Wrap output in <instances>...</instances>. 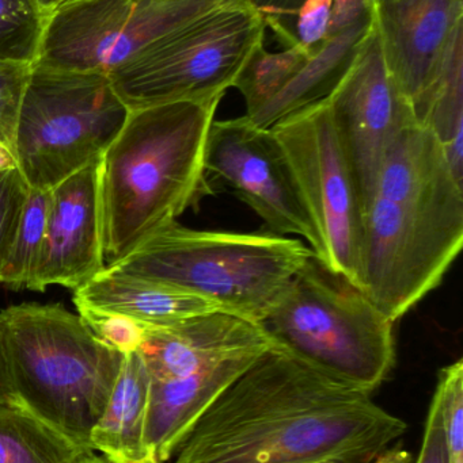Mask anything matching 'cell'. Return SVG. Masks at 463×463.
Returning <instances> with one entry per match:
<instances>
[{"instance_id": "8992f818", "label": "cell", "mask_w": 463, "mask_h": 463, "mask_svg": "<svg viewBox=\"0 0 463 463\" xmlns=\"http://www.w3.org/2000/svg\"><path fill=\"white\" fill-rule=\"evenodd\" d=\"M258 326L274 347L370 394L396 364L394 321L314 253Z\"/></svg>"}, {"instance_id": "7c38bea8", "label": "cell", "mask_w": 463, "mask_h": 463, "mask_svg": "<svg viewBox=\"0 0 463 463\" xmlns=\"http://www.w3.org/2000/svg\"><path fill=\"white\" fill-rule=\"evenodd\" d=\"M326 102L366 213L391 143L418 124L391 75L372 14L369 32Z\"/></svg>"}, {"instance_id": "ffe728a7", "label": "cell", "mask_w": 463, "mask_h": 463, "mask_svg": "<svg viewBox=\"0 0 463 463\" xmlns=\"http://www.w3.org/2000/svg\"><path fill=\"white\" fill-rule=\"evenodd\" d=\"M463 49L454 54L426 128L437 138L456 178L463 184Z\"/></svg>"}, {"instance_id": "52a82bcc", "label": "cell", "mask_w": 463, "mask_h": 463, "mask_svg": "<svg viewBox=\"0 0 463 463\" xmlns=\"http://www.w3.org/2000/svg\"><path fill=\"white\" fill-rule=\"evenodd\" d=\"M269 347L257 323L222 310L149 326L139 348L150 375L149 461L170 462L198 416Z\"/></svg>"}, {"instance_id": "e575fe53", "label": "cell", "mask_w": 463, "mask_h": 463, "mask_svg": "<svg viewBox=\"0 0 463 463\" xmlns=\"http://www.w3.org/2000/svg\"><path fill=\"white\" fill-rule=\"evenodd\" d=\"M140 463H155V462H152V461H144V462H140Z\"/></svg>"}, {"instance_id": "5bb4252c", "label": "cell", "mask_w": 463, "mask_h": 463, "mask_svg": "<svg viewBox=\"0 0 463 463\" xmlns=\"http://www.w3.org/2000/svg\"><path fill=\"white\" fill-rule=\"evenodd\" d=\"M386 61L426 127L443 76L462 48L463 0H369Z\"/></svg>"}, {"instance_id": "9a60e30c", "label": "cell", "mask_w": 463, "mask_h": 463, "mask_svg": "<svg viewBox=\"0 0 463 463\" xmlns=\"http://www.w3.org/2000/svg\"><path fill=\"white\" fill-rule=\"evenodd\" d=\"M37 269L27 288H76L105 269L100 160L54 186Z\"/></svg>"}, {"instance_id": "8fae6325", "label": "cell", "mask_w": 463, "mask_h": 463, "mask_svg": "<svg viewBox=\"0 0 463 463\" xmlns=\"http://www.w3.org/2000/svg\"><path fill=\"white\" fill-rule=\"evenodd\" d=\"M269 129L290 162L320 234L321 250L315 258L361 288L364 209L328 102L309 106Z\"/></svg>"}, {"instance_id": "ac0fdd59", "label": "cell", "mask_w": 463, "mask_h": 463, "mask_svg": "<svg viewBox=\"0 0 463 463\" xmlns=\"http://www.w3.org/2000/svg\"><path fill=\"white\" fill-rule=\"evenodd\" d=\"M150 375L140 353L124 356L102 415L90 435V448L111 463L149 461L144 434L149 412Z\"/></svg>"}, {"instance_id": "4fadbf2b", "label": "cell", "mask_w": 463, "mask_h": 463, "mask_svg": "<svg viewBox=\"0 0 463 463\" xmlns=\"http://www.w3.org/2000/svg\"><path fill=\"white\" fill-rule=\"evenodd\" d=\"M204 170L252 208L275 234L304 237L315 256L320 234L304 203L290 162L271 129L246 117L212 122Z\"/></svg>"}, {"instance_id": "cb8c5ba5", "label": "cell", "mask_w": 463, "mask_h": 463, "mask_svg": "<svg viewBox=\"0 0 463 463\" xmlns=\"http://www.w3.org/2000/svg\"><path fill=\"white\" fill-rule=\"evenodd\" d=\"M33 64L0 61V144L15 154V136Z\"/></svg>"}, {"instance_id": "d4e9b609", "label": "cell", "mask_w": 463, "mask_h": 463, "mask_svg": "<svg viewBox=\"0 0 463 463\" xmlns=\"http://www.w3.org/2000/svg\"><path fill=\"white\" fill-rule=\"evenodd\" d=\"M29 190L18 168L0 171V271L10 256Z\"/></svg>"}, {"instance_id": "83f0119b", "label": "cell", "mask_w": 463, "mask_h": 463, "mask_svg": "<svg viewBox=\"0 0 463 463\" xmlns=\"http://www.w3.org/2000/svg\"><path fill=\"white\" fill-rule=\"evenodd\" d=\"M416 463H449L442 410H440L439 397L437 393L432 397L426 429H424L423 445Z\"/></svg>"}, {"instance_id": "7402d4cb", "label": "cell", "mask_w": 463, "mask_h": 463, "mask_svg": "<svg viewBox=\"0 0 463 463\" xmlns=\"http://www.w3.org/2000/svg\"><path fill=\"white\" fill-rule=\"evenodd\" d=\"M313 49L304 48L298 40L280 53L260 49L234 84L246 103L245 116H252L274 98L306 61Z\"/></svg>"}, {"instance_id": "5b68a950", "label": "cell", "mask_w": 463, "mask_h": 463, "mask_svg": "<svg viewBox=\"0 0 463 463\" xmlns=\"http://www.w3.org/2000/svg\"><path fill=\"white\" fill-rule=\"evenodd\" d=\"M312 255L304 242L280 234L196 231L174 222L105 267L260 324Z\"/></svg>"}, {"instance_id": "1f68e13d", "label": "cell", "mask_w": 463, "mask_h": 463, "mask_svg": "<svg viewBox=\"0 0 463 463\" xmlns=\"http://www.w3.org/2000/svg\"><path fill=\"white\" fill-rule=\"evenodd\" d=\"M33 2L37 5L41 13H43L49 21L54 14L59 13L63 8L75 5V3L82 2V0H33Z\"/></svg>"}, {"instance_id": "30bf717a", "label": "cell", "mask_w": 463, "mask_h": 463, "mask_svg": "<svg viewBox=\"0 0 463 463\" xmlns=\"http://www.w3.org/2000/svg\"><path fill=\"white\" fill-rule=\"evenodd\" d=\"M241 0H82L46 24L34 65L111 75L189 22Z\"/></svg>"}, {"instance_id": "4dcf8cb0", "label": "cell", "mask_w": 463, "mask_h": 463, "mask_svg": "<svg viewBox=\"0 0 463 463\" xmlns=\"http://www.w3.org/2000/svg\"><path fill=\"white\" fill-rule=\"evenodd\" d=\"M14 400L13 389H11L10 377H8L7 364H5V353H3L2 339H0V402Z\"/></svg>"}, {"instance_id": "44dd1931", "label": "cell", "mask_w": 463, "mask_h": 463, "mask_svg": "<svg viewBox=\"0 0 463 463\" xmlns=\"http://www.w3.org/2000/svg\"><path fill=\"white\" fill-rule=\"evenodd\" d=\"M51 190L30 189L10 256L0 271V283L27 288L37 269L51 208Z\"/></svg>"}, {"instance_id": "484cf974", "label": "cell", "mask_w": 463, "mask_h": 463, "mask_svg": "<svg viewBox=\"0 0 463 463\" xmlns=\"http://www.w3.org/2000/svg\"><path fill=\"white\" fill-rule=\"evenodd\" d=\"M79 316L97 335L98 339L122 355L139 351L149 328L144 324L119 313L83 310L79 312Z\"/></svg>"}, {"instance_id": "836d02e7", "label": "cell", "mask_w": 463, "mask_h": 463, "mask_svg": "<svg viewBox=\"0 0 463 463\" xmlns=\"http://www.w3.org/2000/svg\"><path fill=\"white\" fill-rule=\"evenodd\" d=\"M75 463H111L109 459H106L105 457L95 456L94 451H89V453L83 454L81 458L78 459Z\"/></svg>"}, {"instance_id": "4316f807", "label": "cell", "mask_w": 463, "mask_h": 463, "mask_svg": "<svg viewBox=\"0 0 463 463\" xmlns=\"http://www.w3.org/2000/svg\"><path fill=\"white\" fill-rule=\"evenodd\" d=\"M333 0H304L299 5L296 32L302 46L313 49L326 40L331 24Z\"/></svg>"}, {"instance_id": "ba28073f", "label": "cell", "mask_w": 463, "mask_h": 463, "mask_svg": "<svg viewBox=\"0 0 463 463\" xmlns=\"http://www.w3.org/2000/svg\"><path fill=\"white\" fill-rule=\"evenodd\" d=\"M266 26L250 0L231 3L160 38L109 79L130 110L222 99L264 48Z\"/></svg>"}, {"instance_id": "603a6c76", "label": "cell", "mask_w": 463, "mask_h": 463, "mask_svg": "<svg viewBox=\"0 0 463 463\" xmlns=\"http://www.w3.org/2000/svg\"><path fill=\"white\" fill-rule=\"evenodd\" d=\"M48 19L33 0H0V61L34 65Z\"/></svg>"}, {"instance_id": "e0dca14e", "label": "cell", "mask_w": 463, "mask_h": 463, "mask_svg": "<svg viewBox=\"0 0 463 463\" xmlns=\"http://www.w3.org/2000/svg\"><path fill=\"white\" fill-rule=\"evenodd\" d=\"M370 24L369 5V11L361 18L339 32L331 33L315 46L295 75L263 108L245 117L257 127L269 129L282 119L328 99L350 68Z\"/></svg>"}, {"instance_id": "d590c367", "label": "cell", "mask_w": 463, "mask_h": 463, "mask_svg": "<svg viewBox=\"0 0 463 463\" xmlns=\"http://www.w3.org/2000/svg\"><path fill=\"white\" fill-rule=\"evenodd\" d=\"M320 463H334V462H320Z\"/></svg>"}, {"instance_id": "7a4b0ae2", "label": "cell", "mask_w": 463, "mask_h": 463, "mask_svg": "<svg viewBox=\"0 0 463 463\" xmlns=\"http://www.w3.org/2000/svg\"><path fill=\"white\" fill-rule=\"evenodd\" d=\"M463 244V184L426 127L391 143L364 213L361 288L396 323L442 282Z\"/></svg>"}, {"instance_id": "9c48e42d", "label": "cell", "mask_w": 463, "mask_h": 463, "mask_svg": "<svg viewBox=\"0 0 463 463\" xmlns=\"http://www.w3.org/2000/svg\"><path fill=\"white\" fill-rule=\"evenodd\" d=\"M128 114L108 75L33 65L15 136L30 189L52 190L100 160Z\"/></svg>"}, {"instance_id": "d6986e66", "label": "cell", "mask_w": 463, "mask_h": 463, "mask_svg": "<svg viewBox=\"0 0 463 463\" xmlns=\"http://www.w3.org/2000/svg\"><path fill=\"white\" fill-rule=\"evenodd\" d=\"M92 450L14 402H0V463H75Z\"/></svg>"}, {"instance_id": "2e32d148", "label": "cell", "mask_w": 463, "mask_h": 463, "mask_svg": "<svg viewBox=\"0 0 463 463\" xmlns=\"http://www.w3.org/2000/svg\"><path fill=\"white\" fill-rule=\"evenodd\" d=\"M78 312L119 313L147 326H163L203 313L217 305L195 294L105 269L73 290Z\"/></svg>"}, {"instance_id": "f1b7e54d", "label": "cell", "mask_w": 463, "mask_h": 463, "mask_svg": "<svg viewBox=\"0 0 463 463\" xmlns=\"http://www.w3.org/2000/svg\"><path fill=\"white\" fill-rule=\"evenodd\" d=\"M258 10L265 14L266 18H279L282 15L296 14L299 5L304 0H250Z\"/></svg>"}, {"instance_id": "d6a6232c", "label": "cell", "mask_w": 463, "mask_h": 463, "mask_svg": "<svg viewBox=\"0 0 463 463\" xmlns=\"http://www.w3.org/2000/svg\"><path fill=\"white\" fill-rule=\"evenodd\" d=\"M14 168H18L15 154L0 144V171L14 170Z\"/></svg>"}, {"instance_id": "3957f363", "label": "cell", "mask_w": 463, "mask_h": 463, "mask_svg": "<svg viewBox=\"0 0 463 463\" xmlns=\"http://www.w3.org/2000/svg\"><path fill=\"white\" fill-rule=\"evenodd\" d=\"M222 99L130 110L100 159L103 256L114 263L208 193L207 136Z\"/></svg>"}, {"instance_id": "6da1fadb", "label": "cell", "mask_w": 463, "mask_h": 463, "mask_svg": "<svg viewBox=\"0 0 463 463\" xmlns=\"http://www.w3.org/2000/svg\"><path fill=\"white\" fill-rule=\"evenodd\" d=\"M407 430L371 394L272 345L198 416L171 463H370Z\"/></svg>"}, {"instance_id": "f546056e", "label": "cell", "mask_w": 463, "mask_h": 463, "mask_svg": "<svg viewBox=\"0 0 463 463\" xmlns=\"http://www.w3.org/2000/svg\"><path fill=\"white\" fill-rule=\"evenodd\" d=\"M370 463H412V454L400 446H394V448L386 449Z\"/></svg>"}, {"instance_id": "277c9868", "label": "cell", "mask_w": 463, "mask_h": 463, "mask_svg": "<svg viewBox=\"0 0 463 463\" xmlns=\"http://www.w3.org/2000/svg\"><path fill=\"white\" fill-rule=\"evenodd\" d=\"M0 339L15 402L92 450L90 435L125 355L62 305L24 302L2 310Z\"/></svg>"}]
</instances>
